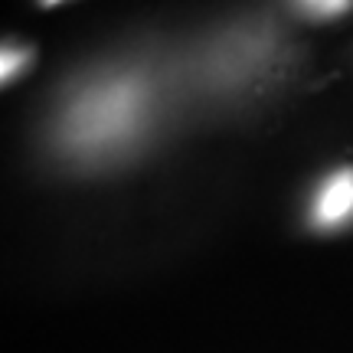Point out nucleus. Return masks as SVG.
I'll list each match as a JSON object with an SVG mask.
<instances>
[{"label": "nucleus", "instance_id": "obj_4", "mask_svg": "<svg viewBox=\"0 0 353 353\" xmlns=\"http://www.w3.org/2000/svg\"><path fill=\"white\" fill-rule=\"evenodd\" d=\"M30 63V50L20 43H3V56H0V79L10 82L23 72V65Z\"/></svg>", "mask_w": 353, "mask_h": 353}, {"label": "nucleus", "instance_id": "obj_1", "mask_svg": "<svg viewBox=\"0 0 353 353\" xmlns=\"http://www.w3.org/2000/svg\"><path fill=\"white\" fill-rule=\"evenodd\" d=\"M141 88L134 82H112L108 88H95L72 112V144L82 148H108L112 141L125 138L138 125Z\"/></svg>", "mask_w": 353, "mask_h": 353}, {"label": "nucleus", "instance_id": "obj_2", "mask_svg": "<svg viewBox=\"0 0 353 353\" xmlns=\"http://www.w3.org/2000/svg\"><path fill=\"white\" fill-rule=\"evenodd\" d=\"M311 216H314L317 226H324V229L350 223L353 219V167L337 170V174L321 187Z\"/></svg>", "mask_w": 353, "mask_h": 353}, {"label": "nucleus", "instance_id": "obj_3", "mask_svg": "<svg viewBox=\"0 0 353 353\" xmlns=\"http://www.w3.org/2000/svg\"><path fill=\"white\" fill-rule=\"evenodd\" d=\"M291 10L307 17V20H334V17H343L347 10H353V3L350 0H304V3H294Z\"/></svg>", "mask_w": 353, "mask_h": 353}]
</instances>
